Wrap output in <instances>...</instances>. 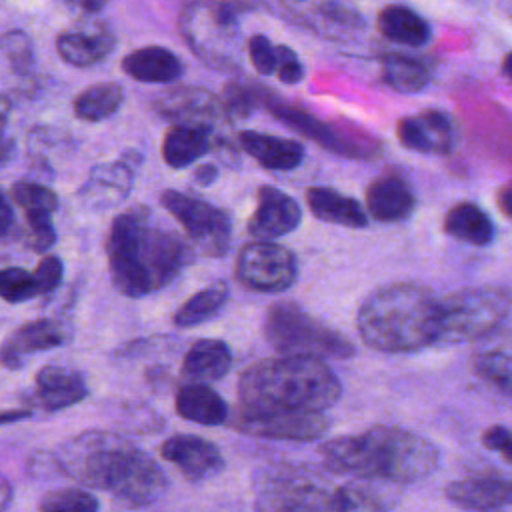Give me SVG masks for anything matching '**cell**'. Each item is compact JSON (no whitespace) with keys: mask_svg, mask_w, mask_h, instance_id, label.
Returning <instances> with one entry per match:
<instances>
[{"mask_svg":"<svg viewBox=\"0 0 512 512\" xmlns=\"http://www.w3.org/2000/svg\"><path fill=\"white\" fill-rule=\"evenodd\" d=\"M160 204L204 254L224 256L230 250L232 222L222 208L180 190H164Z\"/></svg>","mask_w":512,"mask_h":512,"instance_id":"obj_10","label":"cell"},{"mask_svg":"<svg viewBox=\"0 0 512 512\" xmlns=\"http://www.w3.org/2000/svg\"><path fill=\"white\" fill-rule=\"evenodd\" d=\"M296 256L278 242L252 240L238 250L236 278L256 292H282L296 282Z\"/></svg>","mask_w":512,"mask_h":512,"instance_id":"obj_12","label":"cell"},{"mask_svg":"<svg viewBox=\"0 0 512 512\" xmlns=\"http://www.w3.org/2000/svg\"><path fill=\"white\" fill-rule=\"evenodd\" d=\"M396 138L414 152L448 154L454 148L456 128L446 112L428 108L416 116L400 118L396 122Z\"/></svg>","mask_w":512,"mask_h":512,"instance_id":"obj_18","label":"cell"},{"mask_svg":"<svg viewBox=\"0 0 512 512\" xmlns=\"http://www.w3.org/2000/svg\"><path fill=\"white\" fill-rule=\"evenodd\" d=\"M114 32L100 20L78 24V28L60 32L56 36L58 56L74 68H90L114 50Z\"/></svg>","mask_w":512,"mask_h":512,"instance_id":"obj_21","label":"cell"},{"mask_svg":"<svg viewBox=\"0 0 512 512\" xmlns=\"http://www.w3.org/2000/svg\"><path fill=\"white\" fill-rule=\"evenodd\" d=\"M154 108L160 116L176 124L208 126L226 122V114L218 96L196 86H176L156 96Z\"/></svg>","mask_w":512,"mask_h":512,"instance_id":"obj_15","label":"cell"},{"mask_svg":"<svg viewBox=\"0 0 512 512\" xmlns=\"http://www.w3.org/2000/svg\"><path fill=\"white\" fill-rule=\"evenodd\" d=\"M88 396V386L78 370L48 364L36 374V398L48 412H58L80 404Z\"/></svg>","mask_w":512,"mask_h":512,"instance_id":"obj_25","label":"cell"},{"mask_svg":"<svg viewBox=\"0 0 512 512\" xmlns=\"http://www.w3.org/2000/svg\"><path fill=\"white\" fill-rule=\"evenodd\" d=\"M342 394L340 378L316 358L272 356L238 378V410L246 414H324Z\"/></svg>","mask_w":512,"mask_h":512,"instance_id":"obj_3","label":"cell"},{"mask_svg":"<svg viewBox=\"0 0 512 512\" xmlns=\"http://www.w3.org/2000/svg\"><path fill=\"white\" fill-rule=\"evenodd\" d=\"M34 274H36V280H38V286H40V294L46 296V294H52L62 284L64 264L58 256L46 254V256H42V260L34 268Z\"/></svg>","mask_w":512,"mask_h":512,"instance_id":"obj_44","label":"cell"},{"mask_svg":"<svg viewBox=\"0 0 512 512\" xmlns=\"http://www.w3.org/2000/svg\"><path fill=\"white\" fill-rule=\"evenodd\" d=\"M378 30L380 34L402 46H424L430 40L428 22L408 6L390 4L378 12Z\"/></svg>","mask_w":512,"mask_h":512,"instance_id":"obj_33","label":"cell"},{"mask_svg":"<svg viewBox=\"0 0 512 512\" xmlns=\"http://www.w3.org/2000/svg\"><path fill=\"white\" fill-rule=\"evenodd\" d=\"M238 144L248 152L260 166L268 170H294L304 160V146L296 140L264 134L256 130H242L238 134Z\"/></svg>","mask_w":512,"mask_h":512,"instance_id":"obj_26","label":"cell"},{"mask_svg":"<svg viewBox=\"0 0 512 512\" xmlns=\"http://www.w3.org/2000/svg\"><path fill=\"white\" fill-rule=\"evenodd\" d=\"M482 444L498 452L508 464H512V430L506 426H490L482 434Z\"/></svg>","mask_w":512,"mask_h":512,"instance_id":"obj_46","label":"cell"},{"mask_svg":"<svg viewBox=\"0 0 512 512\" xmlns=\"http://www.w3.org/2000/svg\"><path fill=\"white\" fill-rule=\"evenodd\" d=\"M362 342L378 352H416L438 344L440 300L414 282H394L370 292L356 314Z\"/></svg>","mask_w":512,"mask_h":512,"instance_id":"obj_5","label":"cell"},{"mask_svg":"<svg viewBox=\"0 0 512 512\" xmlns=\"http://www.w3.org/2000/svg\"><path fill=\"white\" fill-rule=\"evenodd\" d=\"M264 94L266 90L262 92V104L272 112L274 118H278L282 124L290 126L298 134L314 140L322 148L354 160L374 158L380 152V142L374 140L372 136L358 132L354 128L336 126L302 108H296L292 104L278 100L274 94L270 96H264Z\"/></svg>","mask_w":512,"mask_h":512,"instance_id":"obj_9","label":"cell"},{"mask_svg":"<svg viewBox=\"0 0 512 512\" xmlns=\"http://www.w3.org/2000/svg\"><path fill=\"white\" fill-rule=\"evenodd\" d=\"M232 366L230 346L216 338L196 340L182 358V376L192 384L220 380Z\"/></svg>","mask_w":512,"mask_h":512,"instance_id":"obj_29","label":"cell"},{"mask_svg":"<svg viewBox=\"0 0 512 512\" xmlns=\"http://www.w3.org/2000/svg\"><path fill=\"white\" fill-rule=\"evenodd\" d=\"M330 512H386L384 502L360 484H344L332 490Z\"/></svg>","mask_w":512,"mask_h":512,"instance_id":"obj_41","label":"cell"},{"mask_svg":"<svg viewBox=\"0 0 512 512\" xmlns=\"http://www.w3.org/2000/svg\"><path fill=\"white\" fill-rule=\"evenodd\" d=\"M216 176H218V168H216L214 164H200V166L194 170V174H192L194 182L200 184V186L212 184V182L216 180Z\"/></svg>","mask_w":512,"mask_h":512,"instance_id":"obj_50","label":"cell"},{"mask_svg":"<svg viewBox=\"0 0 512 512\" xmlns=\"http://www.w3.org/2000/svg\"><path fill=\"white\" fill-rule=\"evenodd\" d=\"M98 500L84 488H58L38 500V512H98Z\"/></svg>","mask_w":512,"mask_h":512,"instance_id":"obj_39","label":"cell"},{"mask_svg":"<svg viewBox=\"0 0 512 512\" xmlns=\"http://www.w3.org/2000/svg\"><path fill=\"white\" fill-rule=\"evenodd\" d=\"M382 68V80L402 94H412L422 90L430 80V68L424 60L400 54V52H388L380 58Z\"/></svg>","mask_w":512,"mask_h":512,"instance_id":"obj_35","label":"cell"},{"mask_svg":"<svg viewBox=\"0 0 512 512\" xmlns=\"http://www.w3.org/2000/svg\"><path fill=\"white\" fill-rule=\"evenodd\" d=\"M228 422L238 432L248 436L294 442H310L322 438L330 428V420L324 414H246L236 410L234 414H230Z\"/></svg>","mask_w":512,"mask_h":512,"instance_id":"obj_13","label":"cell"},{"mask_svg":"<svg viewBox=\"0 0 512 512\" xmlns=\"http://www.w3.org/2000/svg\"><path fill=\"white\" fill-rule=\"evenodd\" d=\"M228 294L230 290L226 282H216L212 286H206L204 290L184 300V304L174 312V318H172L174 324L178 328H192L208 322L222 310V306L228 300Z\"/></svg>","mask_w":512,"mask_h":512,"instance_id":"obj_37","label":"cell"},{"mask_svg":"<svg viewBox=\"0 0 512 512\" xmlns=\"http://www.w3.org/2000/svg\"><path fill=\"white\" fill-rule=\"evenodd\" d=\"M502 72H504V76H508L512 80V50L502 60Z\"/></svg>","mask_w":512,"mask_h":512,"instance_id":"obj_53","label":"cell"},{"mask_svg":"<svg viewBox=\"0 0 512 512\" xmlns=\"http://www.w3.org/2000/svg\"><path fill=\"white\" fill-rule=\"evenodd\" d=\"M262 92L264 90L244 82H228L220 98L226 120H238V118L250 116L252 110L258 104H262Z\"/></svg>","mask_w":512,"mask_h":512,"instance_id":"obj_42","label":"cell"},{"mask_svg":"<svg viewBox=\"0 0 512 512\" xmlns=\"http://www.w3.org/2000/svg\"><path fill=\"white\" fill-rule=\"evenodd\" d=\"M366 210L378 222H402L416 206V196L398 174H382L366 188Z\"/></svg>","mask_w":512,"mask_h":512,"instance_id":"obj_24","label":"cell"},{"mask_svg":"<svg viewBox=\"0 0 512 512\" xmlns=\"http://www.w3.org/2000/svg\"><path fill=\"white\" fill-rule=\"evenodd\" d=\"M106 258L116 290L128 298H142L174 282L192 260V248L148 206H134L112 220Z\"/></svg>","mask_w":512,"mask_h":512,"instance_id":"obj_1","label":"cell"},{"mask_svg":"<svg viewBox=\"0 0 512 512\" xmlns=\"http://www.w3.org/2000/svg\"><path fill=\"white\" fill-rule=\"evenodd\" d=\"M442 228L448 236L472 246H486L494 238V224L490 216L474 202L454 204L446 212Z\"/></svg>","mask_w":512,"mask_h":512,"instance_id":"obj_34","label":"cell"},{"mask_svg":"<svg viewBox=\"0 0 512 512\" xmlns=\"http://www.w3.org/2000/svg\"><path fill=\"white\" fill-rule=\"evenodd\" d=\"M258 502L270 512H330L332 490L292 466L268 470L258 486Z\"/></svg>","mask_w":512,"mask_h":512,"instance_id":"obj_11","label":"cell"},{"mask_svg":"<svg viewBox=\"0 0 512 512\" xmlns=\"http://www.w3.org/2000/svg\"><path fill=\"white\" fill-rule=\"evenodd\" d=\"M10 196L24 214L26 238L34 252H48L56 242L52 214L58 208V196L46 184L34 180H18L10 188Z\"/></svg>","mask_w":512,"mask_h":512,"instance_id":"obj_14","label":"cell"},{"mask_svg":"<svg viewBox=\"0 0 512 512\" xmlns=\"http://www.w3.org/2000/svg\"><path fill=\"white\" fill-rule=\"evenodd\" d=\"M42 296L34 270L26 268H0V300L8 304H20L30 298Z\"/></svg>","mask_w":512,"mask_h":512,"instance_id":"obj_40","label":"cell"},{"mask_svg":"<svg viewBox=\"0 0 512 512\" xmlns=\"http://www.w3.org/2000/svg\"><path fill=\"white\" fill-rule=\"evenodd\" d=\"M306 204L310 212L322 222H330L344 228H364L368 224L364 206L358 200L344 196L328 186L308 188Z\"/></svg>","mask_w":512,"mask_h":512,"instance_id":"obj_31","label":"cell"},{"mask_svg":"<svg viewBox=\"0 0 512 512\" xmlns=\"http://www.w3.org/2000/svg\"><path fill=\"white\" fill-rule=\"evenodd\" d=\"M496 204L500 208V212L512 220V182L504 184L498 194H496Z\"/></svg>","mask_w":512,"mask_h":512,"instance_id":"obj_49","label":"cell"},{"mask_svg":"<svg viewBox=\"0 0 512 512\" xmlns=\"http://www.w3.org/2000/svg\"><path fill=\"white\" fill-rule=\"evenodd\" d=\"M248 58L254 70L262 76L274 74L276 70V46L264 34H252L248 40Z\"/></svg>","mask_w":512,"mask_h":512,"instance_id":"obj_43","label":"cell"},{"mask_svg":"<svg viewBox=\"0 0 512 512\" xmlns=\"http://www.w3.org/2000/svg\"><path fill=\"white\" fill-rule=\"evenodd\" d=\"M14 224H16V216H14L12 204L6 198V194L0 190V240L10 236V232L14 230Z\"/></svg>","mask_w":512,"mask_h":512,"instance_id":"obj_48","label":"cell"},{"mask_svg":"<svg viewBox=\"0 0 512 512\" xmlns=\"http://www.w3.org/2000/svg\"><path fill=\"white\" fill-rule=\"evenodd\" d=\"M174 408L180 418L202 426H218L230 418L228 404L208 384H182L176 392Z\"/></svg>","mask_w":512,"mask_h":512,"instance_id":"obj_30","label":"cell"},{"mask_svg":"<svg viewBox=\"0 0 512 512\" xmlns=\"http://www.w3.org/2000/svg\"><path fill=\"white\" fill-rule=\"evenodd\" d=\"M64 342V330L60 324L40 318L18 326L0 344V364L8 370H18L32 354L48 352Z\"/></svg>","mask_w":512,"mask_h":512,"instance_id":"obj_22","label":"cell"},{"mask_svg":"<svg viewBox=\"0 0 512 512\" xmlns=\"http://www.w3.org/2000/svg\"><path fill=\"white\" fill-rule=\"evenodd\" d=\"M124 102V88L118 82H96L74 98V114L82 122H102L118 112Z\"/></svg>","mask_w":512,"mask_h":512,"instance_id":"obj_36","label":"cell"},{"mask_svg":"<svg viewBox=\"0 0 512 512\" xmlns=\"http://www.w3.org/2000/svg\"><path fill=\"white\" fill-rule=\"evenodd\" d=\"M318 452L336 474L396 484L424 480L440 462V452L428 438L400 426H372L338 436L322 442Z\"/></svg>","mask_w":512,"mask_h":512,"instance_id":"obj_2","label":"cell"},{"mask_svg":"<svg viewBox=\"0 0 512 512\" xmlns=\"http://www.w3.org/2000/svg\"><path fill=\"white\" fill-rule=\"evenodd\" d=\"M12 112V100L8 96L0 94V166L8 164L10 158L14 156V140L6 134V124H8V116Z\"/></svg>","mask_w":512,"mask_h":512,"instance_id":"obj_47","label":"cell"},{"mask_svg":"<svg viewBox=\"0 0 512 512\" xmlns=\"http://www.w3.org/2000/svg\"><path fill=\"white\" fill-rule=\"evenodd\" d=\"M136 160L118 158L90 168L84 184L78 190L82 202L94 210H108L126 200L134 180Z\"/></svg>","mask_w":512,"mask_h":512,"instance_id":"obj_20","label":"cell"},{"mask_svg":"<svg viewBox=\"0 0 512 512\" xmlns=\"http://www.w3.org/2000/svg\"><path fill=\"white\" fill-rule=\"evenodd\" d=\"M264 336L280 356H306L326 362L352 358L356 352L346 336L294 302H276L268 308Z\"/></svg>","mask_w":512,"mask_h":512,"instance_id":"obj_6","label":"cell"},{"mask_svg":"<svg viewBox=\"0 0 512 512\" xmlns=\"http://www.w3.org/2000/svg\"><path fill=\"white\" fill-rule=\"evenodd\" d=\"M476 376L512 396V328L494 336L472 358Z\"/></svg>","mask_w":512,"mask_h":512,"instance_id":"obj_32","label":"cell"},{"mask_svg":"<svg viewBox=\"0 0 512 512\" xmlns=\"http://www.w3.org/2000/svg\"><path fill=\"white\" fill-rule=\"evenodd\" d=\"M30 410H24V408H12V410H2L0 412V426L4 424H12V422H20V420H26L30 418Z\"/></svg>","mask_w":512,"mask_h":512,"instance_id":"obj_51","label":"cell"},{"mask_svg":"<svg viewBox=\"0 0 512 512\" xmlns=\"http://www.w3.org/2000/svg\"><path fill=\"white\" fill-rule=\"evenodd\" d=\"M216 144L214 128L194 124H174L162 140V158L170 168H186L208 154Z\"/></svg>","mask_w":512,"mask_h":512,"instance_id":"obj_28","label":"cell"},{"mask_svg":"<svg viewBox=\"0 0 512 512\" xmlns=\"http://www.w3.org/2000/svg\"><path fill=\"white\" fill-rule=\"evenodd\" d=\"M160 456L192 482L206 480L224 466L220 448L196 434H174L166 438L160 446Z\"/></svg>","mask_w":512,"mask_h":512,"instance_id":"obj_17","label":"cell"},{"mask_svg":"<svg viewBox=\"0 0 512 512\" xmlns=\"http://www.w3.org/2000/svg\"><path fill=\"white\" fill-rule=\"evenodd\" d=\"M0 68L18 80H28L34 76V44L26 32L8 30L0 36Z\"/></svg>","mask_w":512,"mask_h":512,"instance_id":"obj_38","label":"cell"},{"mask_svg":"<svg viewBox=\"0 0 512 512\" xmlns=\"http://www.w3.org/2000/svg\"><path fill=\"white\" fill-rule=\"evenodd\" d=\"M302 210L298 202L274 186H262L256 194V208L248 220V234L254 240L272 242L298 228Z\"/></svg>","mask_w":512,"mask_h":512,"instance_id":"obj_16","label":"cell"},{"mask_svg":"<svg viewBox=\"0 0 512 512\" xmlns=\"http://www.w3.org/2000/svg\"><path fill=\"white\" fill-rule=\"evenodd\" d=\"M274 74L284 84H298L304 78V66L296 52L284 44L276 46V70Z\"/></svg>","mask_w":512,"mask_h":512,"instance_id":"obj_45","label":"cell"},{"mask_svg":"<svg viewBox=\"0 0 512 512\" xmlns=\"http://www.w3.org/2000/svg\"><path fill=\"white\" fill-rule=\"evenodd\" d=\"M274 8L282 18L328 38H344L348 32H356L364 26L362 14L336 2L278 4Z\"/></svg>","mask_w":512,"mask_h":512,"instance_id":"obj_19","label":"cell"},{"mask_svg":"<svg viewBox=\"0 0 512 512\" xmlns=\"http://www.w3.org/2000/svg\"><path fill=\"white\" fill-rule=\"evenodd\" d=\"M512 312V294L500 286L456 290L440 300L438 344H462L492 336Z\"/></svg>","mask_w":512,"mask_h":512,"instance_id":"obj_7","label":"cell"},{"mask_svg":"<svg viewBox=\"0 0 512 512\" xmlns=\"http://www.w3.org/2000/svg\"><path fill=\"white\" fill-rule=\"evenodd\" d=\"M10 500H12V486H10V482L0 474V512H4V510L8 508Z\"/></svg>","mask_w":512,"mask_h":512,"instance_id":"obj_52","label":"cell"},{"mask_svg":"<svg viewBox=\"0 0 512 512\" xmlns=\"http://www.w3.org/2000/svg\"><path fill=\"white\" fill-rule=\"evenodd\" d=\"M446 498L470 512H512V480L472 476L446 486Z\"/></svg>","mask_w":512,"mask_h":512,"instance_id":"obj_23","label":"cell"},{"mask_svg":"<svg viewBox=\"0 0 512 512\" xmlns=\"http://www.w3.org/2000/svg\"><path fill=\"white\" fill-rule=\"evenodd\" d=\"M244 10H248V4H188L182 8L178 18L182 38L206 64L228 70L238 68L234 46L238 36V18Z\"/></svg>","mask_w":512,"mask_h":512,"instance_id":"obj_8","label":"cell"},{"mask_svg":"<svg viewBox=\"0 0 512 512\" xmlns=\"http://www.w3.org/2000/svg\"><path fill=\"white\" fill-rule=\"evenodd\" d=\"M64 470L128 506H146L168 488L164 470L146 452L114 434L88 432L64 450Z\"/></svg>","mask_w":512,"mask_h":512,"instance_id":"obj_4","label":"cell"},{"mask_svg":"<svg viewBox=\"0 0 512 512\" xmlns=\"http://www.w3.org/2000/svg\"><path fill=\"white\" fill-rule=\"evenodd\" d=\"M122 70L136 82L170 84L184 74V64L164 46H142L122 58Z\"/></svg>","mask_w":512,"mask_h":512,"instance_id":"obj_27","label":"cell"}]
</instances>
